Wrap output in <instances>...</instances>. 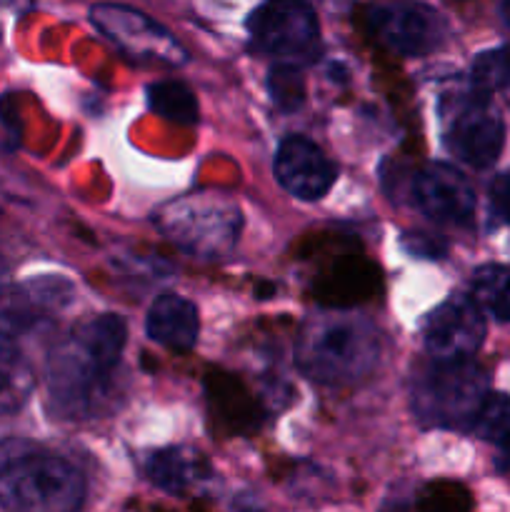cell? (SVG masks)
<instances>
[{
  "mask_svg": "<svg viewBox=\"0 0 510 512\" xmlns=\"http://www.w3.org/2000/svg\"><path fill=\"white\" fill-rule=\"evenodd\" d=\"M125 338V320L115 313H103L83 320L68 340L53 350L48 385L60 413L85 418L108 403Z\"/></svg>",
  "mask_w": 510,
  "mask_h": 512,
  "instance_id": "obj_1",
  "label": "cell"
},
{
  "mask_svg": "<svg viewBox=\"0 0 510 512\" xmlns=\"http://www.w3.org/2000/svg\"><path fill=\"white\" fill-rule=\"evenodd\" d=\"M383 338L365 315L323 310L310 315L295 340V360L323 385H355L380 363Z\"/></svg>",
  "mask_w": 510,
  "mask_h": 512,
  "instance_id": "obj_2",
  "label": "cell"
},
{
  "mask_svg": "<svg viewBox=\"0 0 510 512\" xmlns=\"http://www.w3.org/2000/svg\"><path fill=\"white\" fill-rule=\"evenodd\" d=\"M85 500V478L73 463L30 443H0V508L18 512H70Z\"/></svg>",
  "mask_w": 510,
  "mask_h": 512,
  "instance_id": "obj_3",
  "label": "cell"
},
{
  "mask_svg": "<svg viewBox=\"0 0 510 512\" xmlns=\"http://www.w3.org/2000/svg\"><path fill=\"white\" fill-rule=\"evenodd\" d=\"M488 393V375L470 358H433L413 375L410 403L425 425L470 430Z\"/></svg>",
  "mask_w": 510,
  "mask_h": 512,
  "instance_id": "obj_4",
  "label": "cell"
},
{
  "mask_svg": "<svg viewBox=\"0 0 510 512\" xmlns=\"http://www.w3.org/2000/svg\"><path fill=\"white\" fill-rule=\"evenodd\" d=\"M158 223L165 235L188 253L218 258L238 240L240 210L225 195L193 193L165 205Z\"/></svg>",
  "mask_w": 510,
  "mask_h": 512,
  "instance_id": "obj_5",
  "label": "cell"
},
{
  "mask_svg": "<svg viewBox=\"0 0 510 512\" xmlns=\"http://www.w3.org/2000/svg\"><path fill=\"white\" fill-rule=\"evenodd\" d=\"M443 138L450 153L470 168H490L500 158L505 125L485 90H463L445 95L440 103Z\"/></svg>",
  "mask_w": 510,
  "mask_h": 512,
  "instance_id": "obj_6",
  "label": "cell"
},
{
  "mask_svg": "<svg viewBox=\"0 0 510 512\" xmlns=\"http://www.w3.org/2000/svg\"><path fill=\"white\" fill-rule=\"evenodd\" d=\"M250 43L278 63H313L320 50V25L308 0H265L248 18Z\"/></svg>",
  "mask_w": 510,
  "mask_h": 512,
  "instance_id": "obj_7",
  "label": "cell"
},
{
  "mask_svg": "<svg viewBox=\"0 0 510 512\" xmlns=\"http://www.w3.org/2000/svg\"><path fill=\"white\" fill-rule=\"evenodd\" d=\"M95 28L133 63L178 68L188 60L183 45L140 10L118 3H100L90 10Z\"/></svg>",
  "mask_w": 510,
  "mask_h": 512,
  "instance_id": "obj_8",
  "label": "cell"
},
{
  "mask_svg": "<svg viewBox=\"0 0 510 512\" xmlns=\"http://www.w3.org/2000/svg\"><path fill=\"white\" fill-rule=\"evenodd\" d=\"M365 25L383 48L398 55H428L448 35L443 15L423 3H380L365 10Z\"/></svg>",
  "mask_w": 510,
  "mask_h": 512,
  "instance_id": "obj_9",
  "label": "cell"
},
{
  "mask_svg": "<svg viewBox=\"0 0 510 512\" xmlns=\"http://www.w3.org/2000/svg\"><path fill=\"white\" fill-rule=\"evenodd\" d=\"M415 208L443 225H468L475 215V190L460 170L428 163L413 175L410 188Z\"/></svg>",
  "mask_w": 510,
  "mask_h": 512,
  "instance_id": "obj_10",
  "label": "cell"
},
{
  "mask_svg": "<svg viewBox=\"0 0 510 512\" xmlns=\"http://www.w3.org/2000/svg\"><path fill=\"white\" fill-rule=\"evenodd\" d=\"M423 340L433 358H470L485 340L483 310L473 298L453 295L430 310Z\"/></svg>",
  "mask_w": 510,
  "mask_h": 512,
  "instance_id": "obj_11",
  "label": "cell"
},
{
  "mask_svg": "<svg viewBox=\"0 0 510 512\" xmlns=\"http://www.w3.org/2000/svg\"><path fill=\"white\" fill-rule=\"evenodd\" d=\"M275 178L295 198L318 200L333 188L338 170L313 140L293 135L275 153Z\"/></svg>",
  "mask_w": 510,
  "mask_h": 512,
  "instance_id": "obj_12",
  "label": "cell"
},
{
  "mask_svg": "<svg viewBox=\"0 0 510 512\" xmlns=\"http://www.w3.org/2000/svg\"><path fill=\"white\" fill-rule=\"evenodd\" d=\"M145 328H148L150 340H155L163 348L175 350V353H188L198 343V308L180 295L165 293L150 305Z\"/></svg>",
  "mask_w": 510,
  "mask_h": 512,
  "instance_id": "obj_13",
  "label": "cell"
},
{
  "mask_svg": "<svg viewBox=\"0 0 510 512\" xmlns=\"http://www.w3.org/2000/svg\"><path fill=\"white\" fill-rule=\"evenodd\" d=\"M143 470L155 488L175 495L193 488V485L208 473V465L200 458L198 450L160 448L153 450V453L145 458Z\"/></svg>",
  "mask_w": 510,
  "mask_h": 512,
  "instance_id": "obj_14",
  "label": "cell"
},
{
  "mask_svg": "<svg viewBox=\"0 0 510 512\" xmlns=\"http://www.w3.org/2000/svg\"><path fill=\"white\" fill-rule=\"evenodd\" d=\"M33 393V373L18 345L0 333V415L18 410Z\"/></svg>",
  "mask_w": 510,
  "mask_h": 512,
  "instance_id": "obj_15",
  "label": "cell"
},
{
  "mask_svg": "<svg viewBox=\"0 0 510 512\" xmlns=\"http://www.w3.org/2000/svg\"><path fill=\"white\" fill-rule=\"evenodd\" d=\"M473 300L498 323H510V268L483 265L473 275Z\"/></svg>",
  "mask_w": 510,
  "mask_h": 512,
  "instance_id": "obj_16",
  "label": "cell"
},
{
  "mask_svg": "<svg viewBox=\"0 0 510 512\" xmlns=\"http://www.w3.org/2000/svg\"><path fill=\"white\" fill-rule=\"evenodd\" d=\"M148 105L160 118L178 125H193L198 120L195 93L180 80H160L148 88Z\"/></svg>",
  "mask_w": 510,
  "mask_h": 512,
  "instance_id": "obj_17",
  "label": "cell"
},
{
  "mask_svg": "<svg viewBox=\"0 0 510 512\" xmlns=\"http://www.w3.org/2000/svg\"><path fill=\"white\" fill-rule=\"evenodd\" d=\"M470 433L498 445L500 453L510 458V395L488 393L470 423Z\"/></svg>",
  "mask_w": 510,
  "mask_h": 512,
  "instance_id": "obj_18",
  "label": "cell"
},
{
  "mask_svg": "<svg viewBox=\"0 0 510 512\" xmlns=\"http://www.w3.org/2000/svg\"><path fill=\"white\" fill-rule=\"evenodd\" d=\"M470 83L485 93L510 88V45L483 50L470 65Z\"/></svg>",
  "mask_w": 510,
  "mask_h": 512,
  "instance_id": "obj_19",
  "label": "cell"
},
{
  "mask_svg": "<svg viewBox=\"0 0 510 512\" xmlns=\"http://www.w3.org/2000/svg\"><path fill=\"white\" fill-rule=\"evenodd\" d=\"M270 93H273V100L285 110H293L303 103V75H300L298 65L290 63H278L273 68V75H270Z\"/></svg>",
  "mask_w": 510,
  "mask_h": 512,
  "instance_id": "obj_20",
  "label": "cell"
},
{
  "mask_svg": "<svg viewBox=\"0 0 510 512\" xmlns=\"http://www.w3.org/2000/svg\"><path fill=\"white\" fill-rule=\"evenodd\" d=\"M490 208L503 223H510V170L490 183Z\"/></svg>",
  "mask_w": 510,
  "mask_h": 512,
  "instance_id": "obj_21",
  "label": "cell"
},
{
  "mask_svg": "<svg viewBox=\"0 0 510 512\" xmlns=\"http://www.w3.org/2000/svg\"><path fill=\"white\" fill-rule=\"evenodd\" d=\"M403 245L413 255H428V258H435V255L445 253V245L438 243V240L430 238V235L425 233H408L403 238Z\"/></svg>",
  "mask_w": 510,
  "mask_h": 512,
  "instance_id": "obj_22",
  "label": "cell"
},
{
  "mask_svg": "<svg viewBox=\"0 0 510 512\" xmlns=\"http://www.w3.org/2000/svg\"><path fill=\"white\" fill-rule=\"evenodd\" d=\"M8 280H10V268L8 263H5L3 255H0V295H3L5 288H8Z\"/></svg>",
  "mask_w": 510,
  "mask_h": 512,
  "instance_id": "obj_23",
  "label": "cell"
},
{
  "mask_svg": "<svg viewBox=\"0 0 510 512\" xmlns=\"http://www.w3.org/2000/svg\"><path fill=\"white\" fill-rule=\"evenodd\" d=\"M500 18H503V23L510 28V0H503V3H500Z\"/></svg>",
  "mask_w": 510,
  "mask_h": 512,
  "instance_id": "obj_24",
  "label": "cell"
}]
</instances>
